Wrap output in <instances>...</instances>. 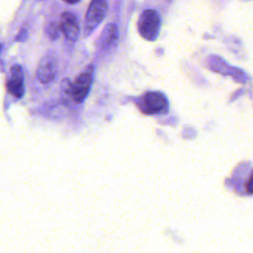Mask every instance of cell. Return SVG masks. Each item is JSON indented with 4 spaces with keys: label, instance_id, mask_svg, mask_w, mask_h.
<instances>
[{
    "label": "cell",
    "instance_id": "obj_1",
    "mask_svg": "<svg viewBox=\"0 0 253 253\" xmlns=\"http://www.w3.org/2000/svg\"><path fill=\"white\" fill-rule=\"evenodd\" d=\"M139 111L145 115H161L169 111V101L167 97L158 91L147 92L137 101Z\"/></svg>",
    "mask_w": 253,
    "mask_h": 253
},
{
    "label": "cell",
    "instance_id": "obj_2",
    "mask_svg": "<svg viewBox=\"0 0 253 253\" xmlns=\"http://www.w3.org/2000/svg\"><path fill=\"white\" fill-rule=\"evenodd\" d=\"M161 28V17L155 10L147 9L140 13L137 20V31L146 41H155Z\"/></svg>",
    "mask_w": 253,
    "mask_h": 253
},
{
    "label": "cell",
    "instance_id": "obj_3",
    "mask_svg": "<svg viewBox=\"0 0 253 253\" xmlns=\"http://www.w3.org/2000/svg\"><path fill=\"white\" fill-rule=\"evenodd\" d=\"M94 80V67L89 65L84 71H82L75 80L69 84V98L75 103L83 102L90 93Z\"/></svg>",
    "mask_w": 253,
    "mask_h": 253
},
{
    "label": "cell",
    "instance_id": "obj_4",
    "mask_svg": "<svg viewBox=\"0 0 253 253\" xmlns=\"http://www.w3.org/2000/svg\"><path fill=\"white\" fill-rule=\"evenodd\" d=\"M108 12L106 0H92L84 20V36L89 37L103 22Z\"/></svg>",
    "mask_w": 253,
    "mask_h": 253
},
{
    "label": "cell",
    "instance_id": "obj_5",
    "mask_svg": "<svg viewBox=\"0 0 253 253\" xmlns=\"http://www.w3.org/2000/svg\"><path fill=\"white\" fill-rule=\"evenodd\" d=\"M207 66L213 72L220 73L222 75L231 76L235 81L240 83H246L248 80L247 74L240 68L231 66L223 58L218 55L211 54L207 58Z\"/></svg>",
    "mask_w": 253,
    "mask_h": 253
},
{
    "label": "cell",
    "instance_id": "obj_6",
    "mask_svg": "<svg viewBox=\"0 0 253 253\" xmlns=\"http://www.w3.org/2000/svg\"><path fill=\"white\" fill-rule=\"evenodd\" d=\"M58 74V60L54 52H46L40 60L36 75L42 84H49L54 81Z\"/></svg>",
    "mask_w": 253,
    "mask_h": 253
},
{
    "label": "cell",
    "instance_id": "obj_7",
    "mask_svg": "<svg viewBox=\"0 0 253 253\" xmlns=\"http://www.w3.org/2000/svg\"><path fill=\"white\" fill-rule=\"evenodd\" d=\"M119 40V30L116 24L110 23L105 26L97 40L98 51L105 52L112 49L118 42Z\"/></svg>",
    "mask_w": 253,
    "mask_h": 253
},
{
    "label": "cell",
    "instance_id": "obj_8",
    "mask_svg": "<svg viewBox=\"0 0 253 253\" xmlns=\"http://www.w3.org/2000/svg\"><path fill=\"white\" fill-rule=\"evenodd\" d=\"M60 32L65 39L71 42H75L79 36V24L76 16L71 12H63L59 22Z\"/></svg>",
    "mask_w": 253,
    "mask_h": 253
},
{
    "label": "cell",
    "instance_id": "obj_9",
    "mask_svg": "<svg viewBox=\"0 0 253 253\" xmlns=\"http://www.w3.org/2000/svg\"><path fill=\"white\" fill-rule=\"evenodd\" d=\"M8 92L15 98H22L25 93L24 72L20 65H14L11 68V77L7 81Z\"/></svg>",
    "mask_w": 253,
    "mask_h": 253
},
{
    "label": "cell",
    "instance_id": "obj_10",
    "mask_svg": "<svg viewBox=\"0 0 253 253\" xmlns=\"http://www.w3.org/2000/svg\"><path fill=\"white\" fill-rule=\"evenodd\" d=\"M45 32L47 34V36L51 39V40H55L58 38L59 34H60V28H59V24L55 23V22H51L46 26Z\"/></svg>",
    "mask_w": 253,
    "mask_h": 253
},
{
    "label": "cell",
    "instance_id": "obj_11",
    "mask_svg": "<svg viewBox=\"0 0 253 253\" xmlns=\"http://www.w3.org/2000/svg\"><path fill=\"white\" fill-rule=\"evenodd\" d=\"M64 2H66V3H68V4H76V3H78L80 0H63Z\"/></svg>",
    "mask_w": 253,
    "mask_h": 253
}]
</instances>
